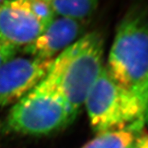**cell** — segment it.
Here are the masks:
<instances>
[{
  "label": "cell",
  "instance_id": "cell-5",
  "mask_svg": "<svg viewBox=\"0 0 148 148\" xmlns=\"http://www.w3.org/2000/svg\"><path fill=\"white\" fill-rule=\"evenodd\" d=\"M53 59L14 57L0 66V108L14 105L46 76Z\"/></svg>",
  "mask_w": 148,
  "mask_h": 148
},
{
  "label": "cell",
  "instance_id": "cell-4",
  "mask_svg": "<svg viewBox=\"0 0 148 148\" xmlns=\"http://www.w3.org/2000/svg\"><path fill=\"white\" fill-rule=\"evenodd\" d=\"M85 105L95 132L128 129L141 132L145 125L138 100L117 83L105 66Z\"/></svg>",
  "mask_w": 148,
  "mask_h": 148
},
{
  "label": "cell",
  "instance_id": "cell-12",
  "mask_svg": "<svg viewBox=\"0 0 148 148\" xmlns=\"http://www.w3.org/2000/svg\"><path fill=\"white\" fill-rule=\"evenodd\" d=\"M131 148H148L147 132H139Z\"/></svg>",
  "mask_w": 148,
  "mask_h": 148
},
{
  "label": "cell",
  "instance_id": "cell-10",
  "mask_svg": "<svg viewBox=\"0 0 148 148\" xmlns=\"http://www.w3.org/2000/svg\"><path fill=\"white\" fill-rule=\"evenodd\" d=\"M32 13L46 29L56 18L49 3L44 0H25Z\"/></svg>",
  "mask_w": 148,
  "mask_h": 148
},
{
  "label": "cell",
  "instance_id": "cell-8",
  "mask_svg": "<svg viewBox=\"0 0 148 148\" xmlns=\"http://www.w3.org/2000/svg\"><path fill=\"white\" fill-rule=\"evenodd\" d=\"M49 3L56 16L86 21L96 10L99 0H52Z\"/></svg>",
  "mask_w": 148,
  "mask_h": 148
},
{
  "label": "cell",
  "instance_id": "cell-2",
  "mask_svg": "<svg viewBox=\"0 0 148 148\" xmlns=\"http://www.w3.org/2000/svg\"><path fill=\"white\" fill-rule=\"evenodd\" d=\"M104 45L100 32L86 33L53 58L44 77L62 95L75 116L105 67Z\"/></svg>",
  "mask_w": 148,
  "mask_h": 148
},
{
  "label": "cell",
  "instance_id": "cell-3",
  "mask_svg": "<svg viewBox=\"0 0 148 148\" xmlns=\"http://www.w3.org/2000/svg\"><path fill=\"white\" fill-rule=\"evenodd\" d=\"M75 115L62 95L43 79L12 107L6 131L24 135H47L73 121Z\"/></svg>",
  "mask_w": 148,
  "mask_h": 148
},
{
  "label": "cell",
  "instance_id": "cell-1",
  "mask_svg": "<svg viewBox=\"0 0 148 148\" xmlns=\"http://www.w3.org/2000/svg\"><path fill=\"white\" fill-rule=\"evenodd\" d=\"M118 84L131 93L148 124V8L136 3L119 21L106 66Z\"/></svg>",
  "mask_w": 148,
  "mask_h": 148
},
{
  "label": "cell",
  "instance_id": "cell-9",
  "mask_svg": "<svg viewBox=\"0 0 148 148\" xmlns=\"http://www.w3.org/2000/svg\"><path fill=\"white\" fill-rule=\"evenodd\" d=\"M139 132L128 129L100 132L82 148H131Z\"/></svg>",
  "mask_w": 148,
  "mask_h": 148
},
{
  "label": "cell",
  "instance_id": "cell-14",
  "mask_svg": "<svg viewBox=\"0 0 148 148\" xmlns=\"http://www.w3.org/2000/svg\"><path fill=\"white\" fill-rule=\"evenodd\" d=\"M44 1H46V2H48V3H50L52 0H44Z\"/></svg>",
  "mask_w": 148,
  "mask_h": 148
},
{
  "label": "cell",
  "instance_id": "cell-13",
  "mask_svg": "<svg viewBox=\"0 0 148 148\" xmlns=\"http://www.w3.org/2000/svg\"><path fill=\"white\" fill-rule=\"evenodd\" d=\"M6 0H0V5L2 4V3H3L4 2H5Z\"/></svg>",
  "mask_w": 148,
  "mask_h": 148
},
{
  "label": "cell",
  "instance_id": "cell-11",
  "mask_svg": "<svg viewBox=\"0 0 148 148\" xmlns=\"http://www.w3.org/2000/svg\"><path fill=\"white\" fill-rule=\"evenodd\" d=\"M18 49L0 40V66L16 57Z\"/></svg>",
  "mask_w": 148,
  "mask_h": 148
},
{
  "label": "cell",
  "instance_id": "cell-7",
  "mask_svg": "<svg viewBox=\"0 0 148 148\" xmlns=\"http://www.w3.org/2000/svg\"><path fill=\"white\" fill-rule=\"evenodd\" d=\"M86 21L56 16L36 39L23 48V52L32 58L53 59L84 35Z\"/></svg>",
  "mask_w": 148,
  "mask_h": 148
},
{
  "label": "cell",
  "instance_id": "cell-6",
  "mask_svg": "<svg viewBox=\"0 0 148 148\" xmlns=\"http://www.w3.org/2000/svg\"><path fill=\"white\" fill-rule=\"evenodd\" d=\"M45 30L25 0H6L0 5V40L19 49Z\"/></svg>",
  "mask_w": 148,
  "mask_h": 148
}]
</instances>
